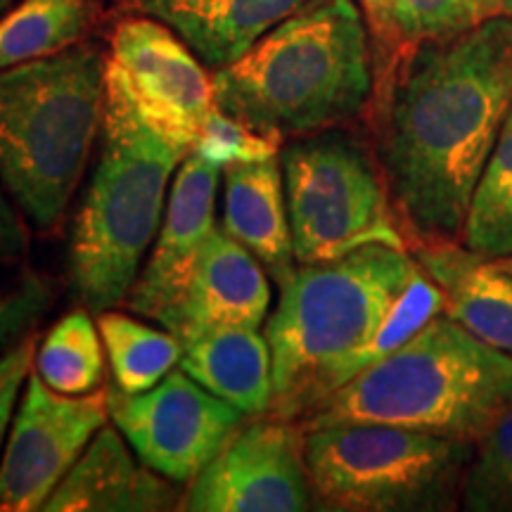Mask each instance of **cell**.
Segmentation results:
<instances>
[{
    "instance_id": "6da1fadb",
    "label": "cell",
    "mask_w": 512,
    "mask_h": 512,
    "mask_svg": "<svg viewBox=\"0 0 512 512\" xmlns=\"http://www.w3.org/2000/svg\"><path fill=\"white\" fill-rule=\"evenodd\" d=\"M512 107V17L418 43L387 81L377 159L396 211L420 240H456Z\"/></svg>"
},
{
    "instance_id": "7a4b0ae2",
    "label": "cell",
    "mask_w": 512,
    "mask_h": 512,
    "mask_svg": "<svg viewBox=\"0 0 512 512\" xmlns=\"http://www.w3.org/2000/svg\"><path fill=\"white\" fill-rule=\"evenodd\" d=\"M266 323L273 358L268 415L309 420L358 373L444 311V294L408 249L370 245L297 264Z\"/></svg>"
},
{
    "instance_id": "3957f363",
    "label": "cell",
    "mask_w": 512,
    "mask_h": 512,
    "mask_svg": "<svg viewBox=\"0 0 512 512\" xmlns=\"http://www.w3.org/2000/svg\"><path fill=\"white\" fill-rule=\"evenodd\" d=\"M214 105L283 143L356 119L373 95V60L354 0H318L211 74Z\"/></svg>"
},
{
    "instance_id": "277c9868",
    "label": "cell",
    "mask_w": 512,
    "mask_h": 512,
    "mask_svg": "<svg viewBox=\"0 0 512 512\" xmlns=\"http://www.w3.org/2000/svg\"><path fill=\"white\" fill-rule=\"evenodd\" d=\"M100 138L98 166L69 245V280L91 313L121 304L136 283L162 226L166 188L190 152L150 124L110 60Z\"/></svg>"
},
{
    "instance_id": "5b68a950",
    "label": "cell",
    "mask_w": 512,
    "mask_h": 512,
    "mask_svg": "<svg viewBox=\"0 0 512 512\" xmlns=\"http://www.w3.org/2000/svg\"><path fill=\"white\" fill-rule=\"evenodd\" d=\"M510 406L512 356L441 311L332 394L302 427L382 422L477 444Z\"/></svg>"
},
{
    "instance_id": "8992f818",
    "label": "cell",
    "mask_w": 512,
    "mask_h": 512,
    "mask_svg": "<svg viewBox=\"0 0 512 512\" xmlns=\"http://www.w3.org/2000/svg\"><path fill=\"white\" fill-rule=\"evenodd\" d=\"M105 67L86 43L0 69V183L34 228L67 214L102 128Z\"/></svg>"
},
{
    "instance_id": "52a82bcc",
    "label": "cell",
    "mask_w": 512,
    "mask_h": 512,
    "mask_svg": "<svg viewBox=\"0 0 512 512\" xmlns=\"http://www.w3.org/2000/svg\"><path fill=\"white\" fill-rule=\"evenodd\" d=\"M302 430L318 510H453L475 456L472 441L382 422H332Z\"/></svg>"
},
{
    "instance_id": "ba28073f",
    "label": "cell",
    "mask_w": 512,
    "mask_h": 512,
    "mask_svg": "<svg viewBox=\"0 0 512 512\" xmlns=\"http://www.w3.org/2000/svg\"><path fill=\"white\" fill-rule=\"evenodd\" d=\"M297 264H325L356 249H408L380 162L349 133L294 140L280 152Z\"/></svg>"
},
{
    "instance_id": "9c48e42d",
    "label": "cell",
    "mask_w": 512,
    "mask_h": 512,
    "mask_svg": "<svg viewBox=\"0 0 512 512\" xmlns=\"http://www.w3.org/2000/svg\"><path fill=\"white\" fill-rule=\"evenodd\" d=\"M107 394L110 420L136 456L178 484L192 482L252 420L183 370H171L143 394H126L117 384Z\"/></svg>"
},
{
    "instance_id": "30bf717a",
    "label": "cell",
    "mask_w": 512,
    "mask_h": 512,
    "mask_svg": "<svg viewBox=\"0 0 512 512\" xmlns=\"http://www.w3.org/2000/svg\"><path fill=\"white\" fill-rule=\"evenodd\" d=\"M110 418L107 389L57 394L31 370L0 458V512H36Z\"/></svg>"
},
{
    "instance_id": "8fae6325",
    "label": "cell",
    "mask_w": 512,
    "mask_h": 512,
    "mask_svg": "<svg viewBox=\"0 0 512 512\" xmlns=\"http://www.w3.org/2000/svg\"><path fill=\"white\" fill-rule=\"evenodd\" d=\"M313 508L304 430L273 415L252 418L192 479L178 510L304 512Z\"/></svg>"
},
{
    "instance_id": "7c38bea8",
    "label": "cell",
    "mask_w": 512,
    "mask_h": 512,
    "mask_svg": "<svg viewBox=\"0 0 512 512\" xmlns=\"http://www.w3.org/2000/svg\"><path fill=\"white\" fill-rule=\"evenodd\" d=\"M110 62L150 124L192 152L216 105L211 74L188 43L155 17H128L114 29Z\"/></svg>"
},
{
    "instance_id": "4fadbf2b",
    "label": "cell",
    "mask_w": 512,
    "mask_h": 512,
    "mask_svg": "<svg viewBox=\"0 0 512 512\" xmlns=\"http://www.w3.org/2000/svg\"><path fill=\"white\" fill-rule=\"evenodd\" d=\"M268 306L266 268L226 230L216 228L152 320L181 342H190L219 328L259 330Z\"/></svg>"
},
{
    "instance_id": "5bb4252c",
    "label": "cell",
    "mask_w": 512,
    "mask_h": 512,
    "mask_svg": "<svg viewBox=\"0 0 512 512\" xmlns=\"http://www.w3.org/2000/svg\"><path fill=\"white\" fill-rule=\"evenodd\" d=\"M219 164L197 152H188L178 166L174 188L166 200L164 223L159 226L157 245L136 283L124 297L128 311L138 316H155L185 268L216 230V190H219Z\"/></svg>"
},
{
    "instance_id": "9a60e30c",
    "label": "cell",
    "mask_w": 512,
    "mask_h": 512,
    "mask_svg": "<svg viewBox=\"0 0 512 512\" xmlns=\"http://www.w3.org/2000/svg\"><path fill=\"white\" fill-rule=\"evenodd\" d=\"M181 496L164 475L138 465L117 427H102L48 498V512H162Z\"/></svg>"
},
{
    "instance_id": "2e32d148",
    "label": "cell",
    "mask_w": 512,
    "mask_h": 512,
    "mask_svg": "<svg viewBox=\"0 0 512 512\" xmlns=\"http://www.w3.org/2000/svg\"><path fill=\"white\" fill-rule=\"evenodd\" d=\"M415 261L444 294V313L512 356V275L456 240H420Z\"/></svg>"
},
{
    "instance_id": "e0dca14e",
    "label": "cell",
    "mask_w": 512,
    "mask_h": 512,
    "mask_svg": "<svg viewBox=\"0 0 512 512\" xmlns=\"http://www.w3.org/2000/svg\"><path fill=\"white\" fill-rule=\"evenodd\" d=\"M313 3L318 0H138L147 17L174 29L214 72Z\"/></svg>"
},
{
    "instance_id": "ac0fdd59",
    "label": "cell",
    "mask_w": 512,
    "mask_h": 512,
    "mask_svg": "<svg viewBox=\"0 0 512 512\" xmlns=\"http://www.w3.org/2000/svg\"><path fill=\"white\" fill-rule=\"evenodd\" d=\"M223 230L261 261L275 283L297 268L278 155L223 166Z\"/></svg>"
},
{
    "instance_id": "d6986e66",
    "label": "cell",
    "mask_w": 512,
    "mask_h": 512,
    "mask_svg": "<svg viewBox=\"0 0 512 512\" xmlns=\"http://www.w3.org/2000/svg\"><path fill=\"white\" fill-rule=\"evenodd\" d=\"M181 370L247 418H261L273 401V358L266 335L219 328L183 342Z\"/></svg>"
},
{
    "instance_id": "ffe728a7",
    "label": "cell",
    "mask_w": 512,
    "mask_h": 512,
    "mask_svg": "<svg viewBox=\"0 0 512 512\" xmlns=\"http://www.w3.org/2000/svg\"><path fill=\"white\" fill-rule=\"evenodd\" d=\"M91 17V0H22L0 15V69L76 46Z\"/></svg>"
},
{
    "instance_id": "44dd1931",
    "label": "cell",
    "mask_w": 512,
    "mask_h": 512,
    "mask_svg": "<svg viewBox=\"0 0 512 512\" xmlns=\"http://www.w3.org/2000/svg\"><path fill=\"white\" fill-rule=\"evenodd\" d=\"M98 330L110 358L114 384L126 394H143L181 363L183 342L126 313L102 311Z\"/></svg>"
},
{
    "instance_id": "7402d4cb",
    "label": "cell",
    "mask_w": 512,
    "mask_h": 512,
    "mask_svg": "<svg viewBox=\"0 0 512 512\" xmlns=\"http://www.w3.org/2000/svg\"><path fill=\"white\" fill-rule=\"evenodd\" d=\"M34 370L57 394L81 396L100 389L105 377V344L88 309L57 320L36 349Z\"/></svg>"
},
{
    "instance_id": "603a6c76",
    "label": "cell",
    "mask_w": 512,
    "mask_h": 512,
    "mask_svg": "<svg viewBox=\"0 0 512 512\" xmlns=\"http://www.w3.org/2000/svg\"><path fill=\"white\" fill-rule=\"evenodd\" d=\"M463 242L489 259L512 254V107L472 195Z\"/></svg>"
},
{
    "instance_id": "cb8c5ba5",
    "label": "cell",
    "mask_w": 512,
    "mask_h": 512,
    "mask_svg": "<svg viewBox=\"0 0 512 512\" xmlns=\"http://www.w3.org/2000/svg\"><path fill=\"white\" fill-rule=\"evenodd\" d=\"M460 508L467 512H512V406L475 444Z\"/></svg>"
},
{
    "instance_id": "d4e9b609",
    "label": "cell",
    "mask_w": 512,
    "mask_h": 512,
    "mask_svg": "<svg viewBox=\"0 0 512 512\" xmlns=\"http://www.w3.org/2000/svg\"><path fill=\"white\" fill-rule=\"evenodd\" d=\"M501 0H392L403 43L446 41L498 15Z\"/></svg>"
},
{
    "instance_id": "484cf974",
    "label": "cell",
    "mask_w": 512,
    "mask_h": 512,
    "mask_svg": "<svg viewBox=\"0 0 512 512\" xmlns=\"http://www.w3.org/2000/svg\"><path fill=\"white\" fill-rule=\"evenodd\" d=\"M280 143L273 138L261 136L242 121L228 117L221 110H211L202 121L192 152L202 155L209 162L219 164L221 169L238 162H259V159L275 157Z\"/></svg>"
},
{
    "instance_id": "4316f807",
    "label": "cell",
    "mask_w": 512,
    "mask_h": 512,
    "mask_svg": "<svg viewBox=\"0 0 512 512\" xmlns=\"http://www.w3.org/2000/svg\"><path fill=\"white\" fill-rule=\"evenodd\" d=\"M53 304V285L34 271L22 273L15 283L0 285V349H10L34 332L36 323Z\"/></svg>"
},
{
    "instance_id": "83f0119b",
    "label": "cell",
    "mask_w": 512,
    "mask_h": 512,
    "mask_svg": "<svg viewBox=\"0 0 512 512\" xmlns=\"http://www.w3.org/2000/svg\"><path fill=\"white\" fill-rule=\"evenodd\" d=\"M38 349V337L29 332L27 337L19 339L5 354L0 356V448L8 437L12 413H15L17 396L27 384L31 370H34Z\"/></svg>"
},
{
    "instance_id": "f1b7e54d",
    "label": "cell",
    "mask_w": 512,
    "mask_h": 512,
    "mask_svg": "<svg viewBox=\"0 0 512 512\" xmlns=\"http://www.w3.org/2000/svg\"><path fill=\"white\" fill-rule=\"evenodd\" d=\"M29 228L19 219L8 200V190L0 183V261H15L29 252Z\"/></svg>"
},
{
    "instance_id": "f546056e",
    "label": "cell",
    "mask_w": 512,
    "mask_h": 512,
    "mask_svg": "<svg viewBox=\"0 0 512 512\" xmlns=\"http://www.w3.org/2000/svg\"><path fill=\"white\" fill-rule=\"evenodd\" d=\"M358 5H361L363 15L368 19L370 31H373L377 41L382 43L384 50H392L394 46L403 43L394 22L392 0H358Z\"/></svg>"
},
{
    "instance_id": "4dcf8cb0",
    "label": "cell",
    "mask_w": 512,
    "mask_h": 512,
    "mask_svg": "<svg viewBox=\"0 0 512 512\" xmlns=\"http://www.w3.org/2000/svg\"><path fill=\"white\" fill-rule=\"evenodd\" d=\"M498 266L503 268V271H508L510 275H512V254H508V256H498Z\"/></svg>"
},
{
    "instance_id": "1f68e13d",
    "label": "cell",
    "mask_w": 512,
    "mask_h": 512,
    "mask_svg": "<svg viewBox=\"0 0 512 512\" xmlns=\"http://www.w3.org/2000/svg\"><path fill=\"white\" fill-rule=\"evenodd\" d=\"M498 15L512 17V0H501V3H498Z\"/></svg>"
},
{
    "instance_id": "d6a6232c",
    "label": "cell",
    "mask_w": 512,
    "mask_h": 512,
    "mask_svg": "<svg viewBox=\"0 0 512 512\" xmlns=\"http://www.w3.org/2000/svg\"><path fill=\"white\" fill-rule=\"evenodd\" d=\"M12 3H15V0H0V15H3L5 10H10Z\"/></svg>"
}]
</instances>
